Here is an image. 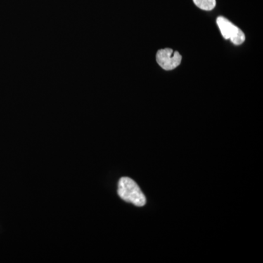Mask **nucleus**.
<instances>
[{
    "label": "nucleus",
    "instance_id": "obj_1",
    "mask_svg": "<svg viewBox=\"0 0 263 263\" xmlns=\"http://www.w3.org/2000/svg\"><path fill=\"white\" fill-rule=\"evenodd\" d=\"M118 194L123 200L130 202L136 206L146 205V198L136 181L130 178L123 177L119 180Z\"/></svg>",
    "mask_w": 263,
    "mask_h": 263
},
{
    "label": "nucleus",
    "instance_id": "obj_2",
    "mask_svg": "<svg viewBox=\"0 0 263 263\" xmlns=\"http://www.w3.org/2000/svg\"><path fill=\"white\" fill-rule=\"evenodd\" d=\"M216 23L220 29L223 37L230 40L233 44L240 45L245 41V34L241 29L231 23L229 20L222 16L218 17Z\"/></svg>",
    "mask_w": 263,
    "mask_h": 263
},
{
    "label": "nucleus",
    "instance_id": "obj_3",
    "mask_svg": "<svg viewBox=\"0 0 263 263\" xmlns=\"http://www.w3.org/2000/svg\"><path fill=\"white\" fill-rule=\"evenodd\" d=\"M156 60L164 70H172L180 65L182 57L178 51H174L171 48H164L157 51Z\"/></svg>",
    "mask_w": 263,
    "mask_h": 263
},
{
    "label": "nucleus",
    "instance_id": "obj_4",
    "mask_svg": "<svg viewBox=\"0 0 263 263\" xmlns=\"http://www.w3.org/2000/svg\"><path fill=\"white\" fill-rule=\"evenodd\" d=\"M193 2L197 7L204 10H212L216 6V0H193Z\"/></svg>",
    "mask_w": 263,
    "mask_h": 263
}]
</instances>
